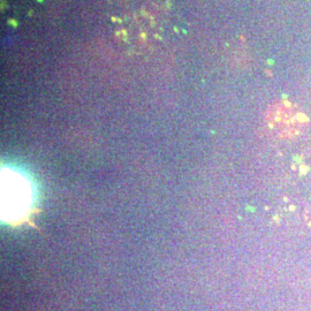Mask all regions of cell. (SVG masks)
<instances>
[{
    "label": "cell",
    "mask_w": 311,
    "mask_h": 311,
    "mask_svg": "<svg viewBox=\"0 0 311 311\" xmlns=\"http://www.w3.org/2000/svg\"><path fill=\"white\" fill-rule=\"evenodd\" d=\"M31 190L23 177L9 170L1 174V213L6 221H18L28 212Z\"/></svg>",
    "instance_id": "7a4b0ae2"
},
{
    "label": "cell",
    "mask_w": 311,
    "mask_h": 311,
    "mask_svg": "<svg viewBox=\"0 0 311 311\" xmlns=\"http://www.w3.org/2000/svg\"><path fill=\"white\" fill-rule=\"evenodd\" d=\"M39 1H42V0H11V5L9 6L18 8V9L23 8V11H27V9H29V7H34L35 4H37Z\"/></svg>",
    "instance_id": "277c9868"
},
{
    "label": "cell",
    "mask_w": 311,
    "mask_h": 311,
    "mask_svg": "<svg viewBox=\"0 0 311 311\" xmlns=\"http://www.w3.org/2000/svg\"><path fill=\"white\" fill-rule=\"evenodd\" d=\"M270 128L281 137H293L301 133L307 118L295 105L287 102L273 105L267 117Z\"/></svg>",
    "instance_id": "3957f363"
},
{
    "label": "cell",
    "mask_w": 311,
    "mask_h": 311,
    "mask_svg": "<svg viewBox=\"0 0 311 311\" xmlns=\"http://www.w3.org/2000/svg\"><path fill=\"white\" fill-rule=\"evenodd\" d=\"M279 210L281 219L311 227V151L295 156L281 166Z\"/></svg>",
    "instance_id": "6da1fadb"
}]
</instances>
